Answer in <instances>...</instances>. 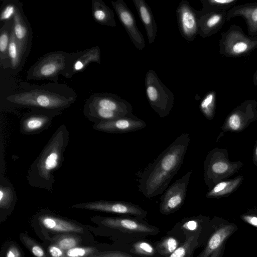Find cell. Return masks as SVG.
<instances>
[{
  "mask_svg": "<svg viewBox=\"0 0 257 257\" xmlns=\"http://www.w3.org/2000/svg\"><path fill=\"white\" fill-rule=\"evenodd\" d=\"M191 139L182 134L151 163L137 174L139 192L146 198L162 194L183 163Z\"/></svg>",
  "mask_w": 257,
  "mask_h": 257,
  "instance_id": "obj_1",
  "label": "cell"
},
{
  "mask_svg": "<svg viewBox=\"0 0 257 257\" xmlns=\"http://www.w3.org/2000/svg\"><path fill=\"white\" fill-rule=\"evenodd\" d=\"M69 136L65 124L56 130L28 170L27 179L30 186L53 192L54 173L61 167L64 161Z\"/></svg>",
  "mask_w": 257,
  "mask_h": 257,
  "instance_id": "obj_2",
  "label": "cell"
},
{
  "mask_svg": "<svg viewBox=\"0 0 257 257\" xmlns=\"http://www.w3.org/2000/svg\"><path fill=\"white\" fill-rule=\"evenodd\" d=\"M76 92L69 86L58 82L42 85H28L8 95L6 100L16 107L61 111L77 100Z\"/></svg>",
  "mask_w": 257,
  "mask_h": 257,
  "instance_id": "obj_3",
  "label": "cell"
},
{
  "mask_svg": "<svg viewBox=\"0 0 257 257\" xmlns=\"http://www.w3.org/2000/svg\"><path fill=\"white\" fill-rule=\"evenodd\" d=\"M70 53L63 51L46 53L39 58L27 71L26 78L30 80H48L58 82L59 77L67 72Z\"/></svg>",
  "mask_w": 257,
  "mask_h": 257,
  "instance_id": "obj_4",
  "label": "cell"
},
{
  "mask_svg": "<svg viewBox=\"0 0 257 257\" xmlns=\"http://www.w3.org/2000/svg\"><path fill=\"white\" fill-rule=\"evenodd\" d=\"M219 45V54L223 56L244 57L257 50V37L247 35L241 27L232 25L221 34Z\"/></svg>",
  "mask_w": 257,
  "mask_h": 257,
  "instance_id": "obj_5",
  "label": "cell"
},
{
  "mask_svg": "<svg viewBox=\"0 0 257 257\" xmlns=\"http://www.w3.org/2000/svg\"><path fill=\"white\" fill-rule=\"evenodd\" d=\"M146 94L150 105L160 117L168 116L174 105L172 91L161 81L156 72L149 70L145 76Z\"/></svg>",
  "mask_w": 257,
  "mask_h": 257,
  "instance_id": "obj_6",
  "label": "cell"
},
{
  "mask_svg": "<svg viewBox=\"0 0 257 257\" xmlns=\"http://www.w3.org/2000/svg\"><path fill=\"white\" fill-rule=\"evenodd\" d=\"M230 162L225 157L223 151L214 149L207 155L204 162V181L209 188L213 187L224 178L234 173L241 163Z\"/></svg>",
  "mask_w": 257,
  "mask_h": 257,
  "instance_id": "obj_7",
  "label": "cell"
},
{
  "mask_svg": "<svg viewBox=\"0 0 257 257\" xmlns=\"http://www.w3.org/2000/svg\"><path fill=\"white\" fill-rule=\"evenodd\" d=\"M192 171H188L182 177L168 187L161 197L160 211L165 215L180 208L184 204Z\"/></svg>",
  "mask_w": 257,
  "mask_h": 257,
  "instance_id": "obj_8",
  "label": "cell"
},
{
  "mask_svg": "<svg viewBox=\"0 0 257 257\" xmlns=\"http://www.w3.org/2000/svg\"><path fill=\"white\" fill-rule=\"evenodd\" d=\"M71 207L111 213L132 215L139 217H144L147 214L144 209L138 205L119 201H91L74 204Z\"/></svg>",
  "mask_w": 257,
  "mask_h": 257,
  "instance_id": "obj_9",
  "label": "cell"
},
{
  "mask_svg": "<svg viewBox=\"0 0 257 257\" xmlns=\"http://www.w3.org/2000/svg\"><path fill=\"white\" fill-rule=\"evenodd\" d=\"M61 111L34 109L23 115L20 121V131L23 135H34L48 128L54 118Z\"/></svg>",
  "mask_w": 257,
  "mask_h": 257,
  "instance_id": "obj_10",
  "label": "cell"
},
{
  "mask_svg": "<svg viewBox=\"0 0 257 257\" xmlns=\"http://www.w3.org/2000/svg\"><path fill=\"white\" fill-rule=\"evenodd\" d=\"M176 16L182 36L187 41H193L198 35V11L194 9L188 1H182L177 8Z\"/></svg>",
  "mask_w": 257,
  "mask_h": 257,
  "instance_id": "obj_11",
  "label": "cell"
},
{
  "mask_svg": "<svg viewBox=\"0 0 257 257\" xmlns=\"http://www.w3.org/2000/svg\"><path fill=\"white\" fill-rule=\"evenodd\" d=\"M111 5L134 46L142 51L145 41L137 25L135 17L123 0L111 1Z\"/></svg>",
  "mask_w": 257,
  "mask_h": 257,
  "instance_id": "obj_12",
  "label": "cell"
},
{
  "mask_svg": "<svg viewBox=\"0 0 257 257\" xmlns=\"http://www.w3.org/2000/svg\"><path fill=\"white\" fill-rule=\"evenodd\" d=\"M85 103L116 112L124 116L134 115L130 103L118 95L110 93L92 94L86 99Z\"/></svg>",
  "mask_w": 257,
  "mask_h": 257,
  "instance_id": "obj_13",
  "label": "cell"
},
{
  "mask_svg": "<svg viewBox=\"0 0 257 257\" xmlns=\"http://www.w3.org/2000/svg\"><path fill=\"white\" fill-rule=\"evenodd\" d=\"M13 32L25 59L31 50L32 30L28 20L24 15L23 4L19 2L13 17Z\"/></svg>",
  "mask_w": 257,
  "mask_h": 257,
  "instance_id": "obj_14",
  "label": "cell"
},
{
  "mask_svg": "<svg viewBox=\"0 0 257 257\" xmlns=\"http://www.w3.org/2000/svg\"><path fill=\"white\" fill-rule=\"evenodd\" d=\"M257 102L254 99L246 100L235 107L228 115L225 124L229 131H241L246 124L257 118Z\"/></svg>",
  "mask_w": 257,
  "mask_h": 257,
  "instance_id": "obj_15",
  "label": "cell"
},
{
  "mask_svg": "<svg viewBox=\"0 0 257 257\" xmlns=\"http://www.w3.org/2000/svg\"><path fill=\"white\" fill-rule=\"evenodd\" d=\"M146 126V122L134 115L94 123L92 125V128L96 131L112 134L135 132Z\"/></svg>",
  "mask_w": 257,
  "mask_h": 257,
  "instance_id": "obj_16",
  "label": "cell"
},
{
  "mask_svg": "<svg viewBox=\"0 0 257 257\" xmlns=\"http://www.w3.org/2000/svg\"><path fill=\"white\" fill-rule=\"evenodd\" d=\"M92 63H101V52L99 46L70 53L69 64L64 77H72L76 73L83 71Z\"/></svg>",
  "mask_w": 257,
  "mask_h": 257,
  "instance_id": "obj_17",
  "label": "cell"
},
{
  "mask_svg": "<svg viewBox=\"0 0 257 257\" xmlns=\"http://www.w3.org/2000/svg\"><path fill=\"white\" fill-rule=\"evenodd\" d=\"M227 11L209 12L199 15L198 35L203 38L216 34L226 21Z\"/></svg>",
  "mask_w": 257,
  "mask_h": 257,
  "instance_id": "obj_18",
  "label": "cell"
},
{
  "mask_svg": "<svg viewBox=\"0 0 257 257\" xmlns=\"http://www.w3.org/2000/svg\"><path fill=\"white\" fill-rule=\"evenodd\" d=\"M236 17H242L244 20L249 36L257 37V2L234 6L227 11L226 21Z\"/></svg>",
  "mask_w": 257,
  "mask_h": 257,
  "instance_id": "obj_19",
  "label": "cell"
},
{
  "mask_svg": "<svg viewBox=\"0 0 257 257\" xmlns=\"http://www.w3.org/2000/svg\"><path fill=\"white\" fill-rule=\"evenodd\" d=\"M103 225L130 233L154 234L158 229L136 219L127 218H105L101 221Z\"/></svg>",
  "mask_w": 257,
  "mask_h": 257,
  "instance_id": "obj_20",
  "label": "cell"
},
{
  "mask_svg": "<svg viewBox=\"0 0 257 257\" xmlns=\"http://www.w3.org/2000/svg\"><path fill=\"white\" fill-rule=\"evenodd\" d=\"M236 225L231 223H223L215 230L210 237L204 250L198 257H209L236 230Z\"/></svg>",
  "mask_w": 257,
  "mask_h": 257,
  "instance_id": "obj_21",
  "label": "cell"
},
{
  "mask_svg": "<svg viewBox=\"0 0 257 257\" xmlns=\"http://www.w3.org/2000/svg\"><path fill=\"white\" fill-rule=\"evenodd\" d=\"M41 225L47 229L57 232L83 233V228L75 223L48 213H42L38 217Z\"/></svg>",
  "mask_w": 257,
  "mask_h": 257,
  "instance_id": "obj_22",
  "label": "cell"
},
{
  "mask_svg": "<svg viewBox=\"0 0 257 257\" xmlns=\"http://www.w3.org/2000/svg\"><path fill=\"white\" fill-rule=\"evenodd\" d=\"M134 6L146 31L149 44L155 40L157 25L152 10L144 0H133Z\"/></svg>",
  "mask_w": 257,
  "mask_h": 257,
  "instance_id": "obj_23",
  "label": "cell"
},
{
  "mask_svg": "<svg viewBox=\"0 0 257 257\" xmlns=\"http://www.w3.org/2000/svg\"><path fill=\"white\" fill-rule=\"evenodd\" d=\"M91 5L92 15L95 22L108 27H116L113 11L102 0H92Z\"/></svg>",
  "mask_w": 257,
  "mask_h": 257,
  "instance_id": "obj_24",
  "label": "cell"
},
{
  "mask_svg": "<svg viewBox=\"0 0 257 257\" xmlns=\"http://www.w3.org/2000/svg\"><path fill=\"white\" fill-rule=\"evenodd\" d=\"M17 201L16 191L11 182L2 173L0 177V208L8 210Z\"/></svg>",
  "mask_w": 257,
  "mask_h": 257,
  "instance_id": "obj_25",
  "label": "cell"
},
{
  "mask_svg": "<svg viewBox=\"0 0 257 257\" xmlns=\"http://www.w3.org/2000/svg\"><path fill=\"white\" fill-rule=\"evenodd\" d=\"M13 27V19L4 23L0 29V63L5 68H10L8 48Z\"/></svg>",
  "mask_w": 257,
  "mask_h": 257,
  "instance_id": "obj_26",
  "label": "cell"
},
{
  "mask_svg": "<svg viewBox=\"0 0 257 257\" xmlns=\"http://www.w3.org/2000/svg\"><path fill=\"white\" fill-rule=\"evenodd\" d=\"M242 180V176H239L232 180L220 181L208 191L206 197L208 198H216L229 195L238 188Z\"/></svg>",
  "mask_w": 257,
  "mask_h": 257,
  "instance_id": "obj_27",
  "label": "cell"
},
{
  "mask_svg": "<svg viewBox=\"0 0 257 257\" xmlns=\"http://www.w3.org/2000/svg\"><path fill=\"white\" fill-rule=\"evenodd\" d=\"M237 2V0H201L202 8L199 12L200 14H204L229 10L235 6Z\"/></svg>",
  "mask_w": 257,
  "mask_h": 257,
  "instance_id": "obj_28",
  "label": "cell"
},
{
  "mask_svg": "<svg viewBox=\"0 0 257 257\" xmlns=\"http://www.w3.org/2000/svg\"><path fill=\"white\" fill-rule=\"evenodd\" d=\"M8 55L10 68L14 70L19 68L22 62L25 59L15 38L13 31L8 48Z\"/></svg>",
  "mask_w": 257,
  "mask_h": 257,
  "instance_id": "obj_29",
  "label": "cell"
},
{
  "mask_svg": "<svg viewBox=\"0 0 257 257\" xmlns=\"http://www.w3.org/2000/svg\"><path fill=\"white\" fill-rule=\"evenodd\" d=\"M216 93L215 91L208 92L200 103V109L205 117L212 119L215 114Z\"/></svg>",
  "mask_w": 257,
  "mask_h": 257,
  "instance_id": "obj_30",
  "label": "cell"
},
{
  "mask_svg": "<svg viewBox=\"0 0 257 257\" xmlns=\"http://www.w3.org/2000/svg\"><path fill=\"white\" fill-rule=\"evenodd\" d=\"M198 232L188 237L183 244L179 246L168 257H186L197 245Z\"/></svg>",
  "mask_w": 257,
  "mask_h": 257,
  "instance_id": "obj_31",
  "label": "cell"
},
{
  "mask_svg": "<svg viewBox=\"0 0 257 257\" xmlns=\"http://www.w3.org/2000/svg\"><path fill=\"white\" fill-rule=\"evenodd\" d=\"M81 241L78 236L72 234H62L55 239L54 243L64 251L77 246Z\"/></svg>",
  "mask_w": 257,
  "mask_h": 257,
  "instance_id": "obj_32",
  "label": "cell"
},
{
  "mask_svg": "<svg viewBox=\"0 0 257 257\" xmlns=\"http://www.w3.org/2000/svg\"><path fill=\"white\" fill-rule=\"evenodd\" d=\"M20 238L23 244L35 257H47L43 248L33 238L24 233H22Z\"/></svg>",
  "mask_w": 257,
  "mask_h": 257,
  "instance_id": "obj_33",
  "label": "cell"
},
{
  "mask_svg": "<svg viewBox=\"0 0 257 257\" xmlns=\"http://www.w3.org/2000/svg\"><path fill=\"white\" fill-rule=\"evenodd\" d=\"M179 247L178 241L172 236L165 237L156 246L158 252L164 255H170Z\"/></svg>",
  "mask_w": 257,
  "mask_h": 257,
  "instance_id": "obj_34",
  "label": "cell"
},
{
  "mask_svg": "<svg viewBox=\"0 0 257 257\" xmlns=\"http://www.w3.org/2000/svg\"><path fill=\"white\" fill-rule=\"evenodd\" d=\"M18 1H6L4 2L0 14V21L4 23L13 19L16 13Z\"/></svg>",
  "mask_w": 257,
  "mask_h": 257,
  "instance_id": "obj_35",
  "label": "cell"
},
{
  "mask_svg": "<svg viewBox=\"0 0 257 257\" xmlns=\"http://www.w3.org/2000/svg\"><path fill=\"white\" fill-rule=\"evenodd\" d=\"M131 251L141 255L153 256L155 254L156 249L148 242L139 241L133 244Z\"/></svg>",
  "mask_w": 257,
  "mask_h": 257,
  "instance_id": "obj_36",
  "label": "cell"
},
{
  "mask_svg": "<svg viewBox=\"0 0 257 257\" xmlns=\"http://www.w3.org/2000/svg\"><path fill=\"white\" fill-rule=\"evenodd\" d=\"M98 252L94 247L76 246L65 251L66 257H87Z\"/></svg>",
  "mask_w": 257,
  "mask_h": 257,
  "instance_id": "obj_37",
  "label": "cell"
},
{
  "mask_svg": "<svg viewBox=\"0 0 257 257\" xmlns=\"http://www.w3.org/2000/svg\"><path fill=\"white\" fill-rule=\"evenodd\" d=\"M87 257H133L128 254L118 251L96 252Z\"/></svg>",
  "mask_w": 257,
  "mask_h": 257,
  "instance_id": "obj_38",
  "label": "cell"
},
{
  "mask_svg": "<svg viewBox=\"0 0 257 257\" xmlns=\"http://www.w3.org/2000/svg\"><path fill=\"white\" fill-rule=\"evenodd\" d=\"M240 217L245 222L257 228V213H247L241 215Z\"/></svg>",
  "mask_w": 257,
  "mask_h": 257,
  "instance_id": "obj_39",
  "label": "cell"
},
{
  "mask_svg": "<svg viewBox=\"0 0 257 257\" xmlns=\"http://www.w3.org/2000/svg\"><path fill=\"white\" fill-rule=\"evenodd\" d=\"M48 250L51 257H66L65 251L55 244L50 245Z\"/></svg>",
  "mask_w": 257,
  "mask_h": 257,
  "instance_id": "obj_40",
  "label": "cell"
},
{
  "mask_svg": "<svg viewBox=\"0 0 257 257\" xmlns=\"http://www.w3.org/2000/svg\"><path fill=\"white\" fill-rule=\"evenodd\" d=\"M199 220L197 219H191L187 220L183 225V228L188 231H194L199 228Z\"/></svg>",
  "mask_w": 257,
  "mask_h": 257,
  "instance_id": "obj_41",
  "label": "cell"
},
{
  "mask_svg": "<svg viewBox=\"0 0 257 257\" xmlns=\"http://www.w3.org/2000/svg\"><path fill=\"white\" fill-rule=\"evenodd\" d=\"M6 257H21V253L16 245L12 244L7 250Z\"/></svg>",
  "mask_w": 257,
  "mask_h": 257,
  "instance_id": "obj_42",
  "label": "cell"
},
{
  "mask_svg": "<svg viewBox=\"0 0 257 257\" xmlns=\"http://www.w3.org/2000/svg\"><path fill=\"white\" fill-rule=\"evenodd\" d=\"M226 241L215 250L209 257H222L225 249Z\"/></svg>",
  "mask_w": 257,
  "mask_h": 257,
  "instance_id": "obj_43",
  "label": "cell"
},
{
  "mask_svg": "<svg viewBox=\"0 0 257 257\" xmlns=\"http://www.w3.org/2000/svg\"><path fill=\"white\" fill-rule=\"evenodd\" d=\"M253 83L254 85H257V70L253 75Z\"/></svg>",
  "mask_w": 257,
  "mask_h": 257,
  "instance_id": "obj_44",
  "label": "cell"
},
{
  "mask_svg": "<svg viewBox=\"0 0 257 257\" xmlns=\"http://www.w3.org/2000/svg\"><path fill=\"white\" fill-rule=\"evenodd\" d=\"M254 159L255 162H257V146L256 147L255 152H254Z\"/></svg>",
  "mask_w": 257,
  "mask_h": 257,
  "instance_id": "obj_45",
  "label": "cell"
}]
</instances>
